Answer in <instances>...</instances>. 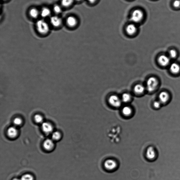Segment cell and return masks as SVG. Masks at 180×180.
Masks as SVG:
<instances>
[{
	"label": "cell",
	"instance_id": "obj_2",
	"mask_svg": "<svg viewBox=\"0 0 180 180\" xmlns=\"http://www.w3.org/2000/svg\"><path fill=\"white\" fill-rule=\"evenodd\" d=\"M158 82L156 78L154 77H151L147 81L146 88L149 92H152L156 90L158 86Z\"/></svg>",
	"mask_w": 180,
	"mask_h": 180
},
{
	"label": "cell",
	"instance_id": "obj_17",
	"mask_svg": "<svg viewBox=\"0 0 180 180\" xmlns=\"http://www.w3.org/2000/svg\"><path fill=\"white\" fill-rule=\"evenodd\" d=\"M121 99L123 103H128L132 99V96L130 93H125L123 94Z\"/></svg>",
	"mask_w": 180,
	"mask_h": 180
},
{
	"label": "cell",
	"instance_id": "obj_30",
	"mask_svg": "<svg viewBox=\"0 0 180 180\" xmlns=\"http://www.w3.org/2000/svg\"><path fill=\"white\" fill-rule=\"evenodd\" d=\"M88 1L91 3H93L95 2L96 0H88Z\"/></svg>",
	"mask_w": 180,
	"mask_h": 180
},
{
	"label": "cell",
	"instance_id": "obj_13",
	"mask_svg": "<svg viewBox=\"0 0 180 180\" xmlns=\"http://www.w3.org/2000/svg\"><path fill=\"white\" fill-rule=\"evenodd\" d=\"M145 89V87L143 85L138 84L134 87V92L136 94L140 95V94H141L144 93Z\"/></svg>",
	"mask_w": 180,
	"mask_h": 180
},
{
	"label": "cell",
	"instance_id": "obj_31",
	"mask_svg": "<svg viewBox=\"0 0 180 180\" xmlns=\"http://www.w3.org/2000/svg\"><path fill=\"white\" fill-rule=\"evenodd\" d=\"M13 180H21V179H17V178H15V179H14Z\"/></svg>",
	"mask_w": 180,
	"mask_h": 180
},
{
	"label": "cell",
	"instance_id": "obj_27",
	"mask_svg": "<svg viewBox=\"0 0 180 180\" xmlns=\"http://www.w3.org/2000/svg\"><path fill=\"white\" fill-rule=\"evenodd\" d=\"M14 123L16 125L19 126V125H20L22 124V120L20 118H17L14 119Z\"/></svg>",
	"mask_w": 180,
	"mask_h": 180
},
{
	"label": "cell",
	"instance_id": "obj_3",
	"mask_svg": "<svg viewBox=\"0 0 180 180\" xmlns=\"http://www.w3.org/2000/svg\"><path fill=\"white\" fill-rule=\"evenodd\" d=\"M143 13L141 10L139 9L136 10L132 13L131 17V21L134 23L139 22L143 19Z\"/></svg>",
	"mask_w": 180,
	"mask_h": 180
},
{
	"label": "cell",
	"instance_id": "obj_4",
	"mask_svg": "<svg viewBox=\"0 0 180 180\" xmlns=\"http://www.w3.org/2000/svg\"><path fill=\"white\" fill-rule=\"evenodd\" d=\"M108 101L110 104L113 107L118 108L121 106V99L117 95H112L109 98Z\"/></svg>",
	"mask_w": 180,
	"mask_h": 180
},
{
	"label": "cell",
	"instance_id": "obj_16",
	"mask_svg": "<svg viewBox=\"0 0 180 180\" xmlns=\"http://www.w3.org/2000/svg\"><path fill=\"white\" fill-rule=\"evenodd\" d=\"M67 23L69 26L71 27H74L77 24V20L73 16H70L67 18Z\"/></svg>",
	"mask_w": 180,
	"mask_h": 180
},
{
	"label": "cell",
	"instance_id": "obj_6",
	"mask_svg": "<svg viewBox=\"0 0 180 180\" xmlns=\"http://www.w3.org/2000/svg\"><path fill=\"white\" fill-rule=\"evenodd\" d=\"M158 62L161 66H166L169 64L170 59L168 56L165 55H161L158 58Z\"/></svg>",
	"mask_w": 180,
	"mask_h": 180
},
{
	"label": "cell",
	"instance_id": "obj_5",
	"mask_svg": "<svg viewBox=\"0 0 180 180\" xmlns=\"http://www.w3.org/2000/svg\"><path fill=\"white\" fill-rule=\"evenodd\" d=\"M105 168L107 170H112L114 169L117 166V164L113 160L109 159L106 160L104 163Z\"/></svg>",
	"mask_w": 180,
	"mask_h": 180
},
{
	"label": "cell",
	"instance_id": "obj_9",
	"mask_svg": "<svg viewBox=\"0 0 180 180\" xmlns=\"http://www.w3.org/2000/svg\"><path fill=\"white\" fill-rule=\"evenodd\" d=\"M159 98V101L161 103H165L168 101L169 95L168 93L166 92H162L160 93Z\"/></svg>",
	"mask_w": 180,
	"mask_h": 180
},
{
	"label": "cell",
	"instance_id": "obj_11",
	"mask_svg": "<svg viewBox=\"0 0 180 180\" xmlns=\"http://www.w3.org/2000/svg\"><path fill=\"white\" fill-rule=\"evenodd\" d=\"M43 146L47 150H52L54 147L53 141L50 139L45 140L43 143Z\"/></svg>",
	"mask_w": 180,
	"mask_h": 180
},
{
	"label": "cell",
	"instance_id": "obj_26",
	"mask_svg": "<svg viewBox=\"0 0 180 180\" xmlns=\"http://www.w3.org/2000/svg\"><path fill=\"white\" fill-rule=\"evenodd\" d=\"M177 52L175 50L171 49L170 51L169 55L171 58L174 59L177 56Z\"/></svg>",
	"mask_w": 180,
	"mask_h": 180
},
{
	"label": "cell",
	"instance_id": "obj_28",
	"mask_svg": "<svg viewBox=\"0 0 180 180\" xmlns=\"http://www.w3.org/2000/svg\"><path fill=\"white\" fill-rule=\"evenodd\" d=\"M173 6L176 8H180V0H175L173 3Z\"/></svg>",
	"mask_w": 180,
	"mask_h": 180
},
{
	"label": "cell",
	"instance_id": "obj_32",
	"mask_svg": "<svg viewBox=\"0 0 180 180\" xmlns=\"http://www.w3.org/2000/svg\"><path fill=\"white\" fill-rule=\"evenodd\" d=\"M76 1H82V0H76Z\"/></svg>",
	"mask_w": 180,
	"mask_h": 180
},
{
	"label": "cell",
	"instance_id": "obj_10",
	"mask_svg": "<svg viewBox=\"0 0 180 180\" xmlns=\"http://www.w3.org/2000/svg\"><path fill=\"white\" fill-rule=\"evenodd\" d=\"M50 22L55 27H59L62 23V20L57 16H52L50 19Z\"/></svg>",
	"mask_w": 180,
	"mask_h": 180
},
{
	"label": "cell",
	"instance_id": "obj_21",
	"mask_svg": "<svg viewBox=\"0 0 180 180\" xmlns=\"http://www.w3.org/2000/svg\"><path fill=\"white\" fill-rule=\"evenodd\" d=\"M74 1V0H62V5L64 7H69L72 4Z\"/></svg>",
	"mask_w": 180,
	"mask_h": 180
},
{
	"label": "cell",
	"instance_id": "obj_24",
	"mask_svg": "<svg viewBox=\"0 0 180 180\" xmlns=\"http://www.w3.org/2000/svg\"><path fill=\"white\" fill-rule=\"evenodd\" d=\"M34 119L36 123H41L43 122V118L42 116L39 114H37L34 116Z\"/></svg>",
	"mask_w": 180,
	"mask_h": 180
},
{
	"label": "cell",
	"instance_id": "obj_18",
	"mask_svg": "<svg viewBox=\"0 0 180 180\" xmlns=\"http://www.w3.org/2000/svg\"><path fill=\"white\" fill-rule=\"evenodd\" d=\"M132 109L130 107L125 106L123 107L122 109V113L123 115L127 117L130 116L132 114Z\"/></svg>",
	"mask_w": 180,
	"mask_h": 180
},
{
	"label": "cell",
	"instance_id": "obj_12",
	"mask_svg": "<svg viewBox=\"0 0 180 180\" xmlns=\"http://www.w3.org/2000/svg\"><path fill=\"white\" fill-rule=\"evenodd\" d=\"M137 28L133 24H129L127 26L126 31L127 34L129 35H132L135 34L137 31Z\"/></svg>",
	"mask_w": 180,
	"mask_h": 180
},
{
	"label": "cell",
	"instance_id": "obj_15",
	"mask_svg": "<svg viewBox=\"0 0 180 180\" xmlns=\"http://www.w3.org/2000/svg\"><path fill=\"white\" fill-rule=\"evenodd\" d=\"M8 134L9 137L11 138H14L16 137L18 134L17 128L14 127H10L8 131Z\"/></svg>",
	"mask_w": 180,
	"mask_h": 180
},
{
	"label": "cell",
	"instance_id": "obj_8",
	"mask_svg": "<svg viewBox=\"0 0 180 180\" xmlns=\"http://www.w3.org/2000/svg\"><path fill=\"white\" fill-rule=\"evenodd\" d=\"M42 128L45 133L49 134L53 131V127L48 122L43 123L42 125Z\"/></svg>",
	"mask_w": 180,
	"mask_h": 180
},
{
	"label": "cell",
	"instance_id": "obj_25",
	"mask_svg": "<svg viewBox=\"0 0 180 180\" xmlns=\"http://www.w3.org/2000/svg\"><path fill=\"white\" fill-rule=\"evenodd\" d=\"M53 10L56 14H59L62 12V9L60 6L59 5H56L54 7Z\"/></svg>",
	"mask_w": 180,
	"mask_h": 180
},
{
	"label": "cell",
	"instance_id": "obj_20",
	"mask_svg": "<svg viewBox=\"0 0 180 180\" xmlns=\"http://www.w3.org/2000/svg\"><path fill=\"white\" fill-rule=\"evenodd\" d=\"M30 15L32 18H36L38 17L39 14V11L35 8H32L29 11Z\"/></svg>",
	"mask_w": 180,
	"mask_h": 180
},
{
	"label": "cell",
	"instance_id": "obj_14",
	"mask_svg": "<svg viewBox=\"0 0 180 180\" xmlns=\"http://www.w3.org/2000/svg\"><path fill=\"white\" fill-rule=\"evenodd\" d=\"M170 69L172 73L175 74L179 73L180 71V66L177 63H172L170 65Z\"/></svg>",
	"mask_w": 180,
	"mask_h": 180
},
{
	"label": "cell",
	"instance_id": "obj_29",
	"mask_svg": "<svg viewBox=\"0 0 180 180\" xmlns=\"http://www.w3.org/2000/svg\"><path fill=\"white\" fill-rule=\"evenodd\" d=\"M161 103L160 101H156L153 103V106L156 108H159L161 106Z\"/></svg>",
	"mask_w": 180,
	"mask_h": 180
},
{
	"label": "cell",
	"instance_id": "obj_23",
	"mask_svg": "<svg viewBox=\"0 0 180 180\" xmlns=\"http://www.w3.org/2000/svg\"><path fill=\"white\" fill-rule=\"evenodd\" d=\"M61 137V134L59 132H55L52 134V137L55 141L59 140Z\"/></svg>",
	"mask_w": 180,
	"mask_h": 180
},
{
	"label": "cell",
	"instance_id": "obj_19",
	"mask_svg": "<svg viewBox=\"0 0 180 180\" xmlns=\"http://www.w3.org/2000/svg\"><path fill=\"white\" fill-rule=\"evenodd\" d=\"M51 13L50 11L48 8H43L42 10L41 14L42 17L46 18L49 16Z\"/></svg>",
	"mask_w": 180,
	"mask_h": 180
},
{
	"label": "cell",
	"instance_id": "obj_33",
	"mask_svg": "<svg viewBox=\"0 0 180 180\" xmlns=\"http://www.w3.org/2000/svg\"><path fill=\"white\" fill-rule=\"evenodd\" d=\"M4 1H5V0H4Z\"/></svg>",
	"mask_w": 180,
	"mask_h": 180
},
{
	"label": "cell",
	"instance_id": "obj_22",
	"mask_svg": "<svg viewBox=\"0 0 180 180\" xmlns=\"http://www.w3.org/2000/svg\"><path fill=\"white\" fill-rule=\"evenodd\" d=\"M21 180H34V177L30 174H24L22 176Z\"/></svg>",
	"mask_w": 180,
	"mask_h": 180
},
{
	"label": "cell",
	"instance_id": "obj_7",
	"mask_svg": "<svg viewBox=\"0 0 180 180\" xmlns=\"http://www.w3.org/2000/svg\"><path fill=\"white\" fill-rule=\"evenodd\" d=\"M146 157L149 159H153L156 157V152L155 149L152 147H150L147 149Z\"/></svg>",
	"mask_w": 180,
	"mask_h": 180
},
{
	"label": "cell",
	"instance_id": "obj_1",
	"mask_svg": "<svg viewBox=\"0 0 180 180\" xmlns=\"http://www.w3.org/2000/svg\"><path fill=\"white\" fill-rule=\"evenodd\" d=\"M37 29L39 33L46 34L49 30V27L48 23L43 20H39L36 23Z\"/></svg>",
	"mask_w": 180,
	"mask_h": 180
}]
</instances>
